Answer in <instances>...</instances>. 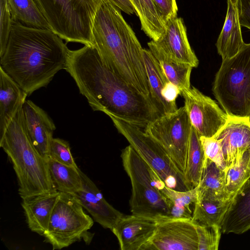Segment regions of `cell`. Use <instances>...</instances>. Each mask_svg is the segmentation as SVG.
<instances>
[{
	"mask_svg": "<svg viewBox=\"0 0 250 250\" xmlns=\"http://www.w3.org/2000/svg\"><path fill=\"white\" fill-rule=\"evenodd\" d=\"M49 158L67 166L78 167L71 154L69 143L60 138H53L50 147Z\"/></svg>",
	"mask_w": 250,
	"mask_h": 250,
	"instance_id": "34",
	"label": "cell"
},
{
	"mask_svg": "<svg viewBox=\"0 0 250 250\" xmlns=\"http://www.w3.org/2000/svg\"><path fill=\"white\" fill-rule=\"evenodd\" d=\"M120 10L125 13L131 15L134 13V9L129 0H109Z\"/></svg>",
	"mask_w": 250,
	"mask_h": 250,
	"instance_id": "38",
	"label": "cell"
},
{
	"mask_svg": "<svg viewBox=\"0 0 250 250\" xmlns=\"http://www.w3.org/2000/svg\"><path fill=\"white\" fill-rule=\"evenodd\" d=\"M69 49L50 29L13 22L0 66L28 96L65 69Z\"/></svg>",
	"mask_w": 250,
	"mask_h": 250,
	"instance_id": "2",
	"label": "cell"
},
{
	"mask_svg": "<svg viewBox=\"0 0 250 250\" xmlns=\"http://www.w3.org/2000/svg\"><path fill=\"white\" fill-rule=\"evenodd\" d=\"M239 21L241 26L250 30V0H240Z\"/></svg>",
	"mask_w": 250,
	"mask_h": 250,
	"instance_id": "37",
	"label": "cell"
},
{
	"mask_svg": "<svg viewBox=\"0 0 250 250\" xmlns=\"http://www.w3.org/2000/svg\"><path fill=\"white\" fill-rule=\"evenodd\" d=\"M121 157L131 184L132 214L157 220L169 219L168 205L160 191L164 182L130 145L122 150Z\"/></svg>",
	"mask_w": 250,
	"mask_h": 250,
	"instance_id": "5",
	"label": "cell"
},
{
	"mask_svg": "<svg viewBox=\"0 0 250 250\" xmlns=\"http://www.w3.org/2000/svg\"><path fill=\"white\" fill-rule=\"evenodd\" d=\"M196 224L192 219L158 220L152 238L141 250H198Z\"/></svg>",
	"mask_w": 250,
	"mask_h": 250,
	"instance_id": "12",
	"label": "cell"
},
{
	"mask_svg": "<svg viewBox=\"0 0 250 250\" xmlns=\"http://www.w3.org/2000/svg\"><path fill=\"white\" fill-rule=\"evenodd\" d=\"M198 237V250H217L221 237L219 226H204L196 224Z\"/></svg>",
	"mask_w": 250,
	"mask_h": 250,
	"instance_id": "32",
	"label": "cell"
},
{
	"mask_svg": "<svg viewBox=\"0 0 250 250\" xmlns=\"http://www.w3.org/2000/svg\"><path fill=\"white\" fill-rule=\"evenodd\" d=\"M22 109L28 137L36 150L47 160L56 126L47 113L32 101H26Z\"/></svg>",
	"mask_w": 250,
	"mask_h": 250,
	"instance_id": "15",
	"label": "cell"
},
{
	"mask_svg": "<svg viewBox=\"0 0 250 250\" xmlns=\"http://www.w3.org/2000/svg\"><path fill=\"white\" fill-rule=\"evenodd\" d=\"M152 43L167 57L178 62L197 67L199 61L189 43L186 27L182 18L168 21L164 34Z\"/></svg>",
	"mask_w": 250,
	"mask_h": 250,
	"instance_id": "13",
	"label": "cell"
},
{
	"mask_svg": "<svg viewBox=\"0 0 250 250\" xmlns=\"http://www.w3.org/2000/svg\"><path fill=\"white\" fill-rule=\"evenodd\" d=\"M140 20L142 30L152 40L157 41L164 34L166 23L153 0H129Z\"/></svg>",
	"mask_w": 250,
	"mask_h": 250,
	"instance_id": "25",
	"label": "cell"
},
{
	"mask_svg": "<svg viewBox=\"0 0 250 250\" xmlns=\"http://www.w3.org/2000/svg\"><path fill=\"white\" fill-rule=\"evenodd\" d=\"M0 57L5 49L11 31L13 18L8 0H0Z\"/></svg>",
	"mask_w": 250,
	"mask_h": 250,
	"instance_id": "35",
	"label": "cell"
},
{
	"mask_svg": "<svg viewBox=\"0 0 250 250\" xmlns=\"http://www.w3.org/2000/svg\"><path fill=\"white\" fill-rule=\"evenodd\" d=\"M118 132L156 172L166 186L178 191L188 190L185 177L179 172L163 147L144 128L109 116Z\"/></svg>",
	"mask_w": 250,
	"mask_h": 250,
	"instance_id": "9",
	"label": "cell"
},
{
	"mask_svg": "<svg viewBox=\"0 0 250 250\" xmlns=\"http://www.w3.org/2000/svg\"><path fill=\"white\" fill-rule=\"evenodd\" d=\"M191 126L199 135L213 137L227 123L229 116L210 97L192 86L181 91Z\"/></svg>",
	"mask_w": 250,
	"mask_h": 250,
	"instance_id": "11",
	"label": "cell"
},
{
	"mask_svg": "<svg viewBox=\"0 0 250 250\" xmlns=\"http://www.w3.org/2000/svg\"><path fill=\"white\" fill-rule=\"evenodd\" d=\"M160 191L167 202L169 219H192L190 206L196 200L198 186L182 191L171 189L165 185Z\"/></svg>",
	"mask_w": 250,
	"mask_h": 250,
	"instance_id": "29",
	"label": "cell"
},
{
	"mask_svg": "<svg viewBox=\"0 0 250 250\" xmlns=\"http://www.w3.org/2000/svg\"><path fill=\"white\" fill-rule=\"evenodd\" d=\"M250 229V178L234 197L221 225L222 233L240 234Z\"/></svg>",
	"mask_w": 250,
	"mask_h": 250,
	"instance_id": "21",
	"label": "cell"
},
{
	"mask_svg": "<svg viewBox=\"0 0 250 250\" xmlns=\"http://www.w3.org/2000/svg\"><path fill=\"white\" fill-rule=\"evenodd\" d=\"M250 178V149L229 166L226 170V186L229 196L236 193Z\"/></svg>",
	"mask_w": 250,
	"mask_h": 250,
	"instance_id": "31",
	"label": "cell"
},
{
	"mask_svg": "<svg viewBox=\"0 0 250 250\" xmlns=\"http://www.w3.org/2000/svg\"><path fill=\"white\" fill-rule=\"evenodd\" d=\"M28 96L19 85L0 66V138Z\"/></svg>",
	"mask_w": 250,
	"mask_h": 250,
	"instance_id": "20",
	"label": "cell"
},
{
	"mask_svg": "<svg viewBox=\"0 0 250 250\" xmlns=\"http://www.w3.org/2000/svg\"><path fill=\"white\" fill-rule=\"evenodd\" d=\"M149 50L156 59L168 81L182 91L190 87V74L193 67L178 62L167 57L150 41L147 43Z\"/></svg>",
	"mask_w": 250,
	"mask_h": 250,
	"instance_id": "27",
	"label": "cell"
},
{
	"mask_svg": "<svg viewBox=\"0 0 250 250\" xmlns=\"http://www.w3.org/2000/svg\"><path fill=\"white\" fill-rule=\"evenodd\" d=\"M59 194L55 190L21 197L26 221L32 231L43 235Z\"/></svg>",
	"mask_w": 250,
	"mask_h": 250,
	"instance_id": "18",
	"label": "cell"
},
{
	"mask_svg": "<svg viewBox=\"0 0 250 250\" xmlns=\"http://www.w3.org/2000/svg\"><path fill=\"white\" fill-rule=\"evenodd\" d=\"M158 220L135 215H123L111 229L121 250H141L153 237Z\"/></svg>",
	"mask_w": 250,
	"mask_h": 250,
	"instance_id": "16",
	"label": "cell"
},
{
	"mask_svg": "<svg viewBox=\"0 0 250 250\" xmlns=\"http://www.w3.org/2000/svg\"><path fill=\"white\" fill-rule=\"evenodd\" d=\"M64 69L94 111L144 129L162 115L153 98L137 91L108 68L93 45L69 49Z\"/></svg>",
	"mask_w": 250,
	"mask_h": 250,
	"instance_id": "1",
	"label": "cell"
},
{
	"mask_svg": "<svg viewBox=\"0 0 250 250\" xmlns=\"http://www.w3.org/2000/svg\"><path fill=\"white\" fill-rule=\"evenodd\" d=\"M47 164L52 183L57 191L74 194L82 188L83 181L78 167L63 164L51 158Z\"/></svg>",
	"mask_w": 250,
	"mask_h": 250,
	"instance_id": "26",
	"label": "cell"
},
{
	"mask_svg": "<svg viewBox=\"0 0 250 250\" xmlns=\"http://www.w3.org/2000/svg\"><path fill=\"white\" fill-rule=\"evenodd\" d=\"M82 188L74 195L93 220L102 227L110 230L124 215L108 203L94 183L80 171Z\"/></svg>",
	"mask_w": 250,
	"mask_h": 250,
	"instance_id": "14",
	"label": "cell"
},
{
	"mask_svg": "<svg viewBox=\"0 0 250 250\" xmlns=\"http://www.w3.org/2000/svg\"><path fill=\"white\" fill-rule=\"evenodd\" d=\"M143 55L150 88V95L162 115L173 112L164 96L171 84L161 66L149 49H144Z\"/></svg>",
	"mask_w": 250,
	"mask_h": 250,
	"instance_id": "22",
	"label": "cell"
},
{
	"mask_svg": "<svg viewBox=\"0 0 250 250\" xmlns=\"http://www.w3.org/2000/svg\"><path fill=\"white\" fill-rule=\"evenodd\" d=\"M105 0H34L50 29L67 42L93 45L97 11Z\"/></svg>",
	"mask_w": 250,
	"mask_h": 250,
	"instance_id": "6",
	"label": "cell"
},
{
	"mask_svg": "<svg viewBox=\"0 0 250 250\" xmlns=\"http://www.w3.org/2000/svg\"><path fill=\"white\" fill-rule=\"evenodd\" d=\"M240 0H227V11L224 25L216 46L222 60L236 55L243 46L239 21Z\"/></svg>",
	"mask_w": 250,
	"mask_h": 250,
	"instance_id": "19",
	"label": "cell"
},
{
	"mask_svg": "<svg viewBox=\"0 0 250 250\" xmlns=\"http://www.w3.org/2000/svg\"><path fill=\"white\" fill-rule=\"evenodd\" d=\"M249 119H250V117H249Z\"/></svg>",
	"mask_w": 250,
	"mask_h": 250,
	"instance_id": "39",
	"label": "cell"
},
{
	"mask_svg": "<svg viewBox=\"0 0 250 250\" xmlns=\"http://www.w3.org/2000/svg\"><path fill=\"white\" fill-rule=\"evenodd\" d=\"M206 158L213 161L222 169L226 170L227 163L219 140L214 137H200Z\"/></svg>",
	"mask_w": 250,
	"mask_h": 250,
	"instance_id": "33",
	"label": "cell"
},
{
	"mask_svg": "<svg viewBox=\"0 0 250 250\" xmlns=\"http://www.w3.org/2000/svg\"><path fill=\"white\" fill-rule=\"evenodd\" d=\"M22 108L0 138V146L6 153L17 176L21 198L56 190L51 182L47 160L36 150L27 134Z\"/></svg>",
	"mask_w": 250,
	"mask_h": 250,
	"instance_id": "4",
	"label": "cell"
},
{
	"mask_svg": "<svg viewBox=\"0 0 250 250\" xmlns=\"http://www.w3.org/2000/svg\"><path fill=\"white\" fill-rule=\"evenodd\" d=\"M213 137L220 141L228 167L250 149L249 117L229 116L226 124Z\"/></svg>",
	"mask_w": 250,
	"mask_h": 250,
	"instance_id": "17",
	"label": "cell"
},
{
	"mask_svg": "<svg viewBox=\"0 0 250 250\" xmlns=\"http://www.w3.org/2000/svg\"><path fill=\"white\" fill-rule=\"evenodd\" d=\"M212 91L229 117L250 116V42L233 57L222 60Z\"/></svg>",
	"mask_w": 250,
	"mask_h": 250,
	"instance_id": "7",
	"label": "cell"
},
{
	"mask_svg": "<svg viewBox=\"0 0 250 250\" xmlns=\"http://www.w3.org/2000/svg\"><path fill=\"white\" fill-rule=\"evenodd\" d=\"M191 125L185 106L159 117L144 129L166 151L184 175Z\"/></svg>",
	"mask_w": 250,
	"mask_h": 250,
	"instance_id": "10",
	"label": "cell"
},
{
	"mask_svg": "<svg viewBox=\"0 0 250 250\" xmlns=\"http://www.w3.org/2000/svg\"><path fill=\"white\" fill-rule=\"evenodd\" d=\"M78 199L60 192L43 235L53 250H61L83 240L90 243L93 234L88 231L94 224Z\"/></svg>",
	"mask_w": 250,
	"mask_h": 250,
	"instance_id": "8",
	"label": "cell"
},
{
	"mask_svg": "<svg viewBox=\"0 0 250 250\" xmlns=\"http://www.w3.org/2000/svg\"><path fill=\"white\" fill-rule=\"evenodd\" d=\"M205 161V156L200 136L191 126L186 169L184 177L189 189L197 187L200 183Z\"/></svg>",
	"mask_w": 250,
	"mask_h": 250,
	"instance_id": "28",
	"label": "cell"
},
{
	"mask_svg": "<svg viewBox=\"0 0 250 250\" xmlns=\"http://www.w3.org/2000/svg\"><path fill=\"white\" fill-rule=\"evenodd\" d=\"M163 20L166 23L177 17L178 7L176 0H153Z\"/></svg>",
	"mask_w": 250,
	"mask_h": 250,
	"instance_id": "36",
	"label": "cell"
},
{
	"mask_svg": "<svg viewBox=\"0 0 250 250\" xmlns=\"http://www.w3.org/2000/svg\"><path fill=\"white\" fill-rule=\"evenodd\" d=\"M121 11L109 0L103 2L93 23V46L108 68L139 92L151 96L143 48Z\"/></svg>",
	"mask_w": 250,
	"mask_h": 250,
	"instance_id": "3",
	"label": "cell"
},
{
	"mask_svg": "<svg viewBox=\"0 0 250 250\" xmlns=\"http://www.w3.org/2000/svg\"><path fill=\"white\" fill-rule=\"evenodd\" d=\"M12 18L29 26L50 29L34 0H8Z\"/></svg>",
	"mask_w": 250,
	"mask_h": 250,
	"instance_id": "30",
	"label": "cell"
},
{
	"mask_svg": "<svg viewBox=\"0 0 250 250\" xmlns=\"http://www.w3.org/2000/svg\"><path fill=\"white\" fill-rule=\"evenodd\" d=\"M197 193L220 200L233 198L229 196L228 192L226 170L220 168L215 163L208 158H205Z\"/></svg>",
	"mask_w": 250,
	"mask_h": 250,
	"instance_id": "24",
	"label": "cell"
},
{
	"mask_svg": "<svg viewBox=\"0 0 250 250\" xmlns=\"http://www.w3.org/2000/svg\"><path fill=\"white\" fill-rule=\"evenodd\" d=\"M198 192V191H197ZM233 198L220 200L198 194L194 203L192 220L204 226L217 225L221 227L224 218Z\"/></svg>",
	"mask_w": 250,
	"mask_h": 250,
	"instance_id": "23",
	"label": "cell"
}]
</instances>
